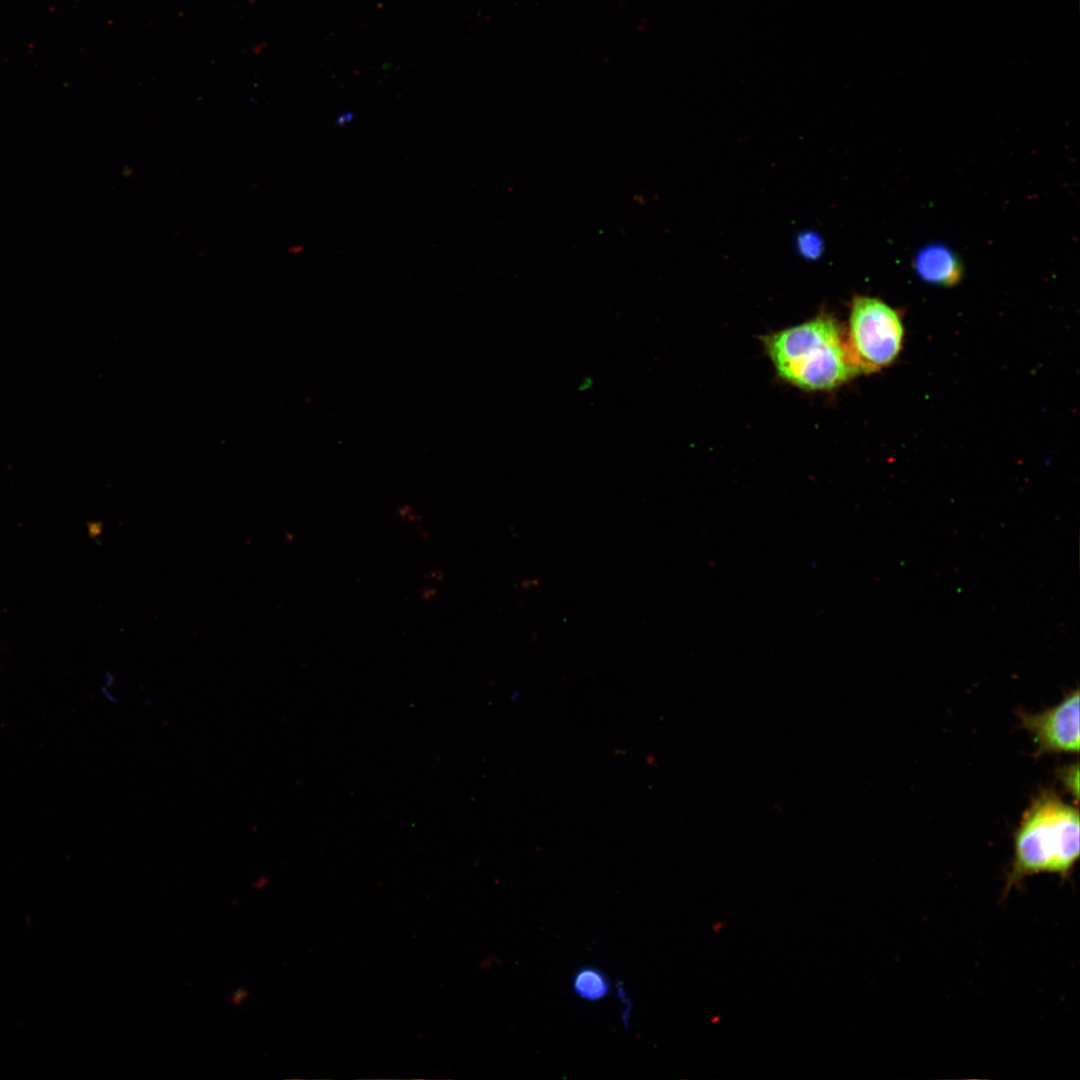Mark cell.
<instances>
[{
    "mask_svg": "<svg viewBox=\"0 0 1080 1080\" xmlns=\"http://www.w3.org/2000/svg\"><path fill=\"white\" fill-rule=\"evenodd\" d=\"M1079 811L1050 790L1039 792L1024 812L1014 835L1013 858L1002 897L1039 873L1071 881L1080 854Z\"/></svg>",
    "mask_w": 1080,
    "mask_h": 1080,
    "instance_id": "cell-1",
    "label": "cell"
},
{
    "mask_svg": "<svg viewBox=\"0 0 1080 1080\" xmlns=\"http://www.w3.org/2000/svg\"><path fill=\"white\" fill-rule=\"evenodd\" d=\"M776 372L806 391L832 390L859 373L836 320L815 318L763 338Z\"/></svg>",
    "mask_w": 1080,
    "mask_h": 1080,
    "instance_id": "cell-2",
    "label": "cell"
},
{
    "mask_svg": "<svg viewBox=\"0 0 1080 1080\" xmlns=\"http://www.w3.org/2000/svg\"><path fill=\"white\" fill-rule=\"evenodd\" d=\"M846 345L859 372L889 366L901 351L904 327L899 313L882 300L856 296L850 305Z\"/></svg>",
    "mask_w": 1080,
    "mask_h": 1080,
    "instance_id": "cell-3",
    "label": "cell"
},
{
    "mask_svg": "<svg viewBox=\"0 0 1080 1080\" xmlns=\"http://www.w3.org/2000/svg\"><path fill=\"white\" fill-rule=\"evenodd\" d=\"M1023 728L1036 744V755L1079 752V690L1070 691L1061 702L1040 713L1018 712Z\"/></svg>",
    "mask_w": 1080,
    "mask_h": 1080,
    "instance_id": "cell-4",
    "label": "cell"
},
{
    "mask_svg": "<svg viewBox=\"0 0 1080 1080\" xmlns=\"http://www.w3.org/2000/svg\"><path fill=\"white\" fill-rule=\"evenodd\" d=\"M914 267L922 280L942 286L955 285L963 273L959 259L950 249L939 245L922 249L915 258Z\"/></svg>",
    "mask_w": 1080,
    "mask_h": 1080,
    "instance_id": "cell-5",
    "label": "cell"
},
{
    "mask_svg": "<svg viewBox=\"0 0 1080 1080\" xmlns=\"http://www.w3.org/2000/svg\"><path fill=\"white\" fill-rule=\"evenodd\" d=\"M573 989L582 999L599 1001L607 996L610 984L601 970L584 967L578 970L573 979Z\"/></svg>",
    "mask_w": 1080,
    "mask_h": 1080,
    "instance_id": "cell-6",
    "label": "cell"
},
{
    "mask_svg": "<svg viewBox=\"0 0 1080 1080\" xmlns=\"http://www.w3.org/2000/svg\"><path fill=\"white\" fill-rule=\"evenodd\" d=\"M1063 784L1078 799V765L1065 767L1061 774Z\"/></svg>",
    "mask_w": 1080,
    "mask_h": 1080,
    "instance_id": "cell-7",
    "label": "cell"
},
{
    "mask_svg": "<svg viewBox=\"0 0 1080 1080\" xmlns=\"http://www.w3.org/2000/svg\"><path fill=\"white\" fill-rule=\"evenodd\" d=\"M248 995H249V991H248V990H246V989H244V988H237V989H236V990H235V991L233 992V994H232V996H231V1002H232V1003H233L234 1005H240V1004H242V1002H243V1001H244V1000H245V999H246V998L248 997Z\"/></svg>",
    "mask_w": 1080,
    "mask_h": 1080,
    "instance_id": "cell-8",
    "label": "cell"
},
{
    "mask_svg": "<svg viewBox=\"0 0 1080 1080\" xmlns=\"http://www.w3.org/2000/svg\"><path fill=\"white\" fill-rule=\"evenodd\" d=\"M267 882L268 879L266 877H260L253 883V888H263L267 884Z\"/></svg>",
    "mask_w": 1080,
    "mask_h": 1080,
    "instance_id": "cell-9",
    "label": "cell"
}]
</instances>
